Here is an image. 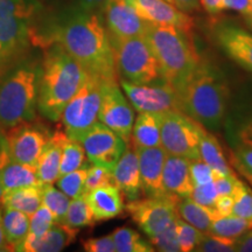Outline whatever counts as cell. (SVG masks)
<instances>
[{
    "mask_svg": "<svg viewBox=\"0 0 252 252\" xmlns=\"http://www.w3.org/2000/svg\"><path fill=\"white\" fill-rule=\"evenodd\" d=\"M0 184H1L2 194L18 188L42 186L37 179L36 167L14 161L11 159V157L6 160L1 167Z\"/></svg>",
    "mask_w": 252,
    "mask_h": 252,
    "instance_id": "cb8c5ba5",
    "label": "cell"
},
{
    "mask_svg": "<svg viewBox=\"0 0 252 252\" xmlns=\"http://www.w3.org/2000/svg\"><path fill=\"white\" fill-rule=\"evenodd\" d=\"M86 152L80 141L65 137L62 144L60 176L86 166Z\"/></svg>",
    "mask_w": 252,
    "mask_h": 252,
    "instance_id": "1f68e13d",
    "label": "cell"
},
{
    "mask_svg": "<svg viewBox=\"0 0 252 252\" xmlns=\"http://www.w3.org/2000/svg\"><path fill=\"white\" fill-rule=\"evenodd\" d=\"M139 162L140 187L147 196L166 195L162 186L163 163L167 153L161 146L135 149Z\"/></svg>",
    "mask_w": 252,
    "mask_h": 252,
    "instance_id": "e0dca14e",
    "label": "cell"
},
{
    "mask_svg": "<svg viewBox=\"0 0 252 252\" xmlns=\"http://www.w3.org/2000/svg\"><path fill=\"white\" fill-rule=\"evenodd\" d=\"M110 184H113V180L112 173L109 168L98 165H93L88 167L87 176L83 186V195L94 190V189Z\"/></svg>",
    "mask_w": 252,
    "mask_h": 252,
    "instance_id": "60d3db41",
    "label": "cell"
},
{
    "mask_svg": "<svg viewBox=\"0 0 252 252\" xmlns=\"http://www.w3.org/2000/svg\"><path fill=\"white\" fill-rule=\"evenodd\" d=\"M166 1H168V2H171V4H174V0H166Z\"/></svg>",
    "mask_w": 252,
    "mask_h": 252,
    "instance_id": "91938a15",
    "label": "cell"
},
{
    "mask_svg": "<svg viewBox=\"0 0 252 252\" xmlns=\"http://www.w3.org/2000/svg\"><path fill=\"white\" fill-rule=\"evenodd\" d=\"M88 167L89 166L87 163L86 166H83L80 169L59 176V179L56 180V185H58L60 190H62L70 198L83 195V186L87 176Z\"/></svg>",
    "mask_w": 252,
    "mask_h": 252,
    "instance_id": "e575fe53",
    "label": "cell"
},
{
    "mask_svg": "<svg viewBox=\"0 0 252 252\" xmlns=\"http://www.w3.org/2000/svg\"><path fill=\"white\" fill-rule=\"evenodd\" d=\"M245 21H247V24L249 25V27H250L251 30H252V0H251V13H250V15H249L247 19H245Z\"/></svg>",
    "mask_w": 252,
    "mask_h": 252,
    "instance_id": "680465c9",
    "label": "cell"
},
{
    "mask_svg": "<svg viewBox=\"0 0 252 252\" xmlns=\"http://www.w3.org/2000/svg\"><path fill=\"white\" fill-rule=\"evenodd\" d=\"M176 212L180 219L204 234L209 232L214 220L217 217L214 208L204 207L195 202L191 197H182V200L179 198L176 203Z\"/></svg>",
    "mask_w": 252,
    "mask_h": 252,
    "instance_id": "f1b7e54d",
    "label": "cell"
},
{
    "mask_svg": "<svg viewBox=\"0 0 252 252\" xmlns=\"http://www.w3.org/2000/svg\"><path fill=\"white\" fill-rule=\"evenodd\" d=\"M71 198L53 185L42 186V204L52 212L55 223H64Z\"/></svg>",
    "mask_w": 252,
    "mask_h": 252,
    "instance_id": "836d02e7",
    "label": "cell"
},
{
    "mask_svg": "<svg viewBox=\"0 0 252 252\" xmlns=\"http://www.w3.org/2000/svg\"><path fill=\"white\" fill-rule=\"evenodd\" d=\"M121 87L138 112L161 113L178 109L175 88L165 80L147 84H134L121 80Z\"/></svg>",
    "mask_w": 252,
    "mask_h": 252,
    "instance_id": "5bb4252c",
    "label": "cell"
},
{
    "mask_svg": "<svg viewBox=\"0 0 252 252\" xmlns=\"http://www.w3.org/2000/svg\"><path fill=\"white\" fill-rule=\"evenodd\" d=\"M176 225V237H178L179 247L182 252L194 251L198 242L203 237L204 232L197 230L195 226L190 225L180 217L175 220Z\"/></svg>",
    "mask_w": 252,
    "mask_h": 252,
    "instance_id": "d590c367",
    "label": "cell"
},
{
    "mask_svg": "<svg viewBox=\"0 0 252 252\" xmlns=\"http://www.w3.org/2000/svg\"><path fill=\"white\" fill-rule=\"evenodd\" d=\"M2 226L8 250L20 251V248L23 247L30 232V216L19 210L4 208Z\"/></svg>",
    "mask_w": 252,
    "mask_h": 252,
    "instance_id": "4316f807",
    "label": "cell"
},
{
    "mask_svg": "<svg viewBox=\"0 0 252 252\" xmlns=\"http://www.w3.org/2000/svg\"><path fill=\"white\" fill-rule=\"evenodd\" d=\"M111 40L117 74L134 84H147L162 78L159 63L143 36ZM163 80V78H162Z\"/></svg>",
    "mask_w": 252,
    "mask_h": 252,
    "instance_id": "52a82bcc",
    "label": "cell"
},
{
    "mask_svg": "<svg viewBox=\"0 0 252 252\" xmlns=\"http://www.w3.org/2000/svg\"><path fill=\"white\" fill-rule=\"evenodd\" d=\"M41 63L30 50L0 71V131L36 118Z\"/></svg>",
    "mask_w": 252,
    "mask_h": 252,
    "instance_id": "3957f363",
    "label": "cell"
},
{
    "mask_svg": "<svg viewBox=\"0 0 252 252\" xmlns=\"http://www.w3.org/2000/svg\"><path fill=\"white\" fill-rule=\"evenodd\" d=\"M131 137L134 149L161 146L159 113L139 112L134 118Z\"/></svg>",
    "mask_w": 252,
    "mask_h": 252,
    "instance_id": "d4e9b609",
    "label": "cell"
},
{
    "mask_svg": "<svg viewBox=\"0 0 252 252\" xmlns=\"http://www.w3.org/2000/svg\"><path fill=\"white\" fill-rule=\"evenodd\" d=\"M102 82L88 74L84 83L63 109L60 121L70 139L78 141L98 122Z\"/></svg>",
    "mask_w": 252,
    "mask_h": 252,
    "instance_id": "ba28073f",
    "label": "cell"
},
{
    "mask_svg": "<svg viewBox=\"0 0 252 252\" xmlns=\"http://www.w3.org/2000/svg\"><path fill=\"white\" fill-rule=\"evenodd\" d=\"M144 21L157 25L173 26L187 34H191L194 19L166 0H127Z\"/></svg>",
    "mask_w": 252,
    "mask_h": 252,
    "instance_id": "2e32d148",
    "label": "cell"
},
{
    "mask_svg": "<svg viewBox=\"0 0 252 252\" xmlns=\"http://www.w3.org/2000/svg\"><path fill=\"white\" fill-rule=\"evenodd\" d=\"M214 184H215L216 190L219 195H230L234 196L237 187L241 184L236 174L234 175H217L214 178Z\"/></svg>",
    "mask_w": 252,
    "mask_h": 252,
    "instance_id": "ee69618b",
    "label": "cell"
},
{
    "mask_svg": "<svg viewBox=\"0 0 252 252\" xmlns=\"http://www.w3.org/2000/svg\"><path fill=\"white\" fill-rule=\"evenodd\" d=\"M37 0H0V71L39 47Z\"/></svg>",
    "mask_w": 252,
    "mask_h": 252,
    "instance_id": "8992f818",
    "label": "cell"
},
{
    "mask_svg": "<svg viewBox=\"0 0 252 252\" xmlns=\"http://www.w3.org/2000/svg\"><path fill=\"white\" fill-rule=\"evenodd\" d=\"M94 220H108L124 212V198L115 184L102 186L84 195Z\"/></svg>",
    "mask_w": 252,
    "mask_h": 252,
    "instance_id": "ffe728a7",
    "label": "cell"
},
{
    "mask_svg": "<svg viewBox=\"0 0 252 252\" xmlns=\"http://www.w3.org/2000/svg\"><path fill=\"white\" fill-rule=\"evenodd\" d=\"M102 9L110 37L127 39L144 35L146 21L138 15L127 0H105Z\"/></svg>",
    "mask_w": 252,
    "mask_h": 252,
    "instance_id": "9a60e30c",
    "label": "cell"
},
{
    "mask_svg": "<svg viewBox=\"0 0 252 252\" xmlns=\"http://www.w3.org/2000/svg\"><path fill=\"white\" fill-rule=\"evenodd\" d=\"M175 90L178 110L204 127L210 130L220 127L226 112L228 89L215 69L201 61Z\"/></svg>",
    "mask_w": 252,
    "mask_h": 252,
    "instance_id": "277c9868",
    "label": "cell"
},
{
    "mask_svg": "<svg viewBox=\"0 0 252 252\" xmlns=\"http://www.w3.org/2000/svg\"><path fill=\"white\" fill-rule=\"evenodd\" d=\"M231 158L235 165L242 167L252 175V146L239 144Z\"/></svg>",
    "mask_w": 252,
    "mask_h": 252,
    "instance_id": "bcb514c9",
    "label": "cell"
},
{
    "mask_svg": "<svg viewBox=\"0 0 252 252\" xmlns=\"http://www.w3.org/2000/svg\"><path fill=\"white\" fill-rule=\"evenodd\" d=\"M67 137L64 132L56 131L50 135L36 163V175L41 185H54L60 176L62 144Z\"/></svg>",
    "mask_w": 252,
    "mask_h": 252,
    "instance_id": "603a6c76",
    "label": "cell"
},
{
    "mask_svg": "<svg viewBox=\"0 0 252 252\" xmlns=\"http://www.w3.org/2000/svg\"><path fill=\"white\" fill-rule=\"evenodd\" d=\"M161 147L167 154L186 159H200V123L180 110L159 113Z\"/></svg>",
    "mask_w": 252,
    "mask_h": 252,
    "instance_id": "9c48e42d",
    "label": "cell"
},
{
    "mask_svg": "<svg viewBox=\"0 0 252 252\" xmlns=\"http://www.w3.org/2000/svg\"><path fill=\"white\" fill-rule=\"evenodd\" d=\"M75 8L80 11L94 12L97 8L102 7L105 0H72Z\"/></svg>",
    "mask_w": 252,
    "mask_h": 252,
    "instance_id": "f5cc1de1",
    "label": "cell"
},
{
    "mask_svg": "<svg viewBox=\"0 0 252 252\" xmlns=\"http://www.w3.org/2000/svg\"><path fill=\"white\" fill-rule=\"evenodd\" d=\"M78 230L64 223H54L39 238L26 237L20 252H59L70 245L77 237Z\"/></svg>",
    "mask_w": 252,
    "mask_h": 252,
    "instance_id": "7402d4cb",
    "label": "cell"
},
{
    "mask_svg": "<svg viewBox=\"0 0 252 252\" xmlns=\"http://www.w3.org/2000/svg\"><path fill=\"white\" fill-rule=\"evenodd\" d=\"M178 196L166 194L162 196H147L144 200H132L126 206L133 222L147 237H153L169 226L178 219Z\"/></svg>",
    "mask_w": 252,
    "mask_h": 252,
    "instance_id": "30bf717a",
    "label": "cell"
},
{
    "mask_svg": "<svg viewBox=\"0 0 252 252\" xmlns=\"http://www.w3.org/2000/svg\"><path fill=\"white\" fill-rule=\"evenodd\" d=\"M252 229V222L236 215L216 217L209 229V234L230 239H237Z\"/></svg>",
    "mask_w": 252,
    "mask_h": 252,
    "instance_id": "f546056e",
    "label": "cell"
},
{
    "mask_svg": "<svg viewBox=\"0 0 252 252\" xmlns=\"http://www.w3.org/2000/svg\"><path fill=\"white\" fill-rule=\"evenodd\" d=\"M9 158L8 149H7V143H6V137H5V131H0V172H1V167L4 165V162ZM2 196V189L1 184H0V200Z\"/></svg>",
    "mask_w": 252,
    "mask_h": 252,
    "instance_id": "db71d44e",
    "label": "cell"
},
{
    "mask_svg": "<svg viewBox=\"0 0 252 252\" xmlns=\"http://www.w3.org/2000/svg\"><path fill=\"white\" fill-rule=\"evenodd\" d=\"M200 159L203 160L217 175H234L235 173L226 161L222 147L215 135L209 133L202 125L200 131Z\"/></svg>",
    "mask_w": 252,
    "mask_h": 252,
    "instance_id": "484cf974",
    "label": "cell"
},
{
    "mask_svg": "<svg viewBox=\"0 0 252 252\" xmlns=\"http://www.w3.org/2000/svg\"><path fill=\"white\" fill-rule=\"evenodd\" d=\"M83 249L88 252H115L116 247L111 235L98 238H89L84 241Z\"/></svg>",
    "mask_w": 252,
    "mask_h": 252,
    "instance_id": "f6af8a7d",
    "label": "cell"
},
{
    "mask_svg": "<svg viewBox=\"0 0 252 252\" xmlns=\"http://www.w3.org/2000/svg\"><path fill=\"white\" fill-rule=\"evenodd\" d=\"M174 5L181 11L186 12H194L200 7V0H174Z\"/></svg>",
    "mask_w": 252,
    "mask_h": 252,
    "instance_id": "11a10c76",
    "label": "cell"
},
{
    "mask_svg": "<svg viewBox=\"0 0 252 252\" xmlns=\"http://www.w3.org/2000/svg\"><path fill=\"white\" fill-rule=\"evenodd\" d=\"M0 251H9L7 243H6L4 235V226H2V210L0 207Z\"/></svg>",
    "mask_w": 252,
    "mask_h": 252,
    "instance_id": "9f6ffc18",
    "label": "cell"
},
{
    "mask_svg": "<svg viewBox=\"0 0 252 252\" xmlns=\"http://www.w3.org/2000/svg\"><path fill=\"white\" fill-rule=\"evenodd\" d=\"M54 216L50 210L43 204H41L39 209L30 216V232L28 237L39 238L46 234L54 224Z\"/></svg>",
    "mask_w": 252,
    "mask_h": 252,
    "instance_id": "8d00e7d4",
    "label": "cell"
},
{
    "mask_svg": "<svg viewBox=\"0 0 252 252\" xmlns=\"http://www.w3.org/2000/svg\"><path fill=\"white\" fill-rule=\"evenodd\" d=\"M190 160L167 154L162 171V186L166 194L178 197H189L194 189L191 181Z\"/></svg>",
    "mask_w": 252,
    "mask_h": 252,
    "instance_id": "d6986e66",
    "label": "cell"
},
{
    "mask_svg": "<svg viewBox=\"0 0 252 252\" xmlns=\"http://www.w3.org/2000/svg\"><path fill=\"white\" fill-rule=\"evenodd\" d=\"M94 222L96 220L94 219L93 212L87 202L86 196L80 195V196L71 198L64 217V224L71 228L80 229L94 225Z\"/></svg>",
    "mask_w": 252,
    "mask_h": 252,
    "instance_id": "d6a6232c",
    "label": "cell"
},
{
    "mask_svg": "<svg viewBox=\"0 0 252 252\" xmlns=\"http://www.w3.org/2000/svg\"><path fill=\"white\" fill-rule=\"evenodd\" d=\"M189 197H191L195 202L202 204L204 207L214 208L217 197H219V193H217L215 184L213 181L206 185L194 186L193 191Z\"/></svg>",
    "mask_w": 252,
    "mask_h": 252,
    "instance_id": "7bdbcfd3",
    "label": "cell"
},
{
    "mask_svg": "<svg viewBox=\"0 0 252 252\" xmlns=\"http://www.w3.org/2000/svg\"><path fill=\"white\" fill-rule=\"evenodd\" d=\"M5 137L12 160L36 167L37 160L50 135L45 127L33 119L9 127L5 131Z\"/></svg>",
    "mask_w": 252,
    "mask_h": 252,
    "instance_id": "8fae6325",
    "label": "cell"
},
{
    "mask_svg": "<svg viewBox=\"0 0 252 252\" xmlns=\"http://www.w3.org/2000/svg\"><path fill=\"white\" fill-rule=\"evenodd\" d=\"M42 49L37 111L49 121L58 122L64 106L84 83L88 72L59 43L50 42Z\"/></svg>",
    "mask_w": 252,
    "mask_h": 252,
    "instance_id": "7a4b0ae2",
    "label": "cell"
},
{
    "mask_svg": "<svg viewBox=\"0 0 252 252\" xmlns=\"http://www.w3.org/2000/svg\"><path fill=\"white\" fill-rule=\"evenodd\" d=\"M236 239L220 237L209 232L203 234L194 251L197 252H235Z\"/></svg>",
    "mask_w": 252,
    "mask_h": 252,
    "instance_id": "f35d334b",
    "label": "cell"
},
{
    "mask_svg": "<svg viewBox=\"0 0 252 252\" xmlns=\"http://www.w3.org/2000/svg\"><path fill=\"white\" fill-rule=\"evenodd\" d=\"M56 42L80 63L88 74L103 82H117L115 53L109 33L94 12L75 8L41 37L40 47Z\"/></svg>",
    "mask_w": 252,
    "mask_h": 252,
    "instance_id": "6da1fadb",
    "label": "cell"
},
{
    "mask_svg": "<svg viewBox=\"0 0 252 252\" xmlns=\"http://www.w3.org/2000/svg\"><path fill=\"white\" fill-rule=\"evenodd\" d=\"M231 214L252 222V189L242 181L234 195Z\"/></svg>",
    "mask_w": 252,
    "mask_h": 252,
    "instance_id": "74e56055",
    "label": "cell"
},
{
    "mask_svg": "<svg viewBox=\"0 0 252 252\" xmlns=\"http://www.w3.org/2000/svg\"><path fill=\"white\" fill-rule=\"evenodd\" d=\"M232 206H234V196H230V195H219L215 206H214V209H215L217 217L228 216L231 215Z\"/></svg>",
    "mask_w": 252,
    "mask_h": 252,
    "instance_id": "7dc6e473",
    "label": "cell"
},
{
    "mask_svg": "<svg viewBox=\"0 0 252 252\" xmlns=\"http://www.w3.org/2000/svg\"><path fill=\"white\" fill-rule=\"evenodd\" d=\"M215 35L225 54L245 70L252 72V33L235 25H220Z\"/></svg>",
    "mask_w": 252,
    "mask_h": 252,
    "instance_id": "ac0fdd59",
    "label": "cell"
},
{
    "mask_svg": "<svg viewBox=\"0 0 252 252\" xmlns=\"http://www.w3.org/2000/svg\"><path fill=\"white\" fill-rule=\"evenodd\" d=\"M235 251L238 252H252V229L236 239Z\"/></svg>",
    "mask_w": 252,
    "mask_h": 252,
    "instance_id": "816d5d0a",
    "label": "cell"
},
{
    "mask_svg": "<svg viewBox=\"0 0 252 252\" xmlns=\"http://www.w3.org/2000/svg\"><path fill=\"white\" fill-rule=\"evenodd\" d=\"M189 169H190L191 181L194 186L209 184V182H213L215 178V173L213 169L201 159L190 160Z\"/></svg>",
    "mask_w": 252,
    "mask_h": 252,
    "instance_id": "b9f144b4",
    "label": "cell"
},
{
    "mask_svg": "<svg viewBox=\"0 0 252 252\" xmlns=\"http://www.w3.org/2000/svg\"><path fill=\"white\" fill-rule=\"evenodd\" d=\"M237 138L241 144L252 146V116L239 126L237 131Z\"/></svg>",
    "mask_w": 252,
    "mask_h": 252,
    "instance_id": "681fc988",
    "label": "cell"
},
{
    "mask_svg": "<svg viewBox=\"0 0 252 252\" xmlns=\"http://www.w3.org/2000/svg\"><path fill=\"white\" fill-rule=\"evenodd\" d=\"M116 252H152L154 249L137 231L127 226L116 229L111 234Z\"/></svg>",
    "mask_w": 252,
    "mask_h": 252,
    "instance_id": "4dcf8cb0",
    "label": "cell"
},
{
    "mask_svg": "<svg viewBox=\"0 0 252 252\" xmlns=\"http://www.w3.org/2000/svg\"><path fill=\"white\" fill-rule=\"evenodd\" d=\"M151 245H152L154 251L161 252H179L180 247H179L178 237H176V225L175 222L172 223L171 225L163 229L161 232L150 237Z\"/></svg>",
    "mask_w": 252,
    "mask_h": 252,
    "instance_id": "ab89813d",
    "label": "cell"
},
{
    "mask_svg": "<svg viewBox=\"0 0 252 252\" xmlns=\"http://www.w3.org/2000/svg\"><path fill=\"white\" fill-rule=\"evenodd\" d=\"M144 37L156 55L162 78L174 88L201 63L190 34L178 28L146 23Z\"/></svg>",
    "mask_w": 252,
    "mask_h": 252,
    "instance_id": "5b68a950",
    "label": "cell"
},
{
    "mask_svg": "<svg viewBox=\"0 0 252 252\" xmlns=\"http://www.w3.org/2000/svg\"><path fill=\"white\" fill-rule=\"evenodd\" d=\"M0 203L4 208L19 210L31 216L42 204V186L18 188L2 194Z\"/></svg>",
    "mask_w": 252,
    "mask_h": 252,
    "instance_id": "83f0119b",
    "label": "cell"
},
{
    "mask_svg": "<svg viewBox=\"0 0 252 252\" xmlns=\"http://www.w3.org/2000/svg\"><path fill=\"white\" fill-rule=\"evenodd\" d=\"M111 173L113 184L117 186L125 197L132 201L139 196L141 190L139 162L135 151L126 149Z\"/></svg>",
    "mask_w": 252,
    "mask_h": 252,
    "instance_id": "44dd1931",
    "label": "cell"
},
{
    "mask_svg": "<svg viewBox=\"0 0 252 252\" xmlns=\"http://www.w3.org/2000/svg\"><path fill=\"white\" fill-rule=\"evenodd\" d=\"M134 118L133 109L124 97L117 82H102L98 121L128 143Z\"/></svg>",
    "mask_w": 252,
    "mask_h": 252,
    "instance_id": "7c38bea8",
    "label": "cell"
},
{
    "mask_svg": "<svg viewBox=\"0 0 252 252\" xmlns=\"http://www.w3.org/2000/svg\"><path fill=\"white\" fill-rule=\"evenodd\" d=\"M224 8L238 12L247 19L251 13V0H224Z\"/></svg>",
    "mask_w": 252,
    "mask_h": 252,
    "instance_id": "c3c4849f",
    "label": "cell"
},
{
    "mask_svg": "<svg viewBox=\"0 0 252 252\" xmlns=\"http://www.w3.org/2000/svg\"><path fill=\"white\" fill-rule=\"evenodd\" d=\"M234 165H235V163H234ZM236 167H237V169H238V171L239 172H241L242 173V174H243L244 176H245V178H247L248 179V180H249V182H250V184L252 185V175L250 174V173H249V172H247V171H245V169L244 168H242V167H239V166H237V165H235Z\"/></svg>",
    "mask_w": 252,
    "mask_h": 252,
    "instance_id": "6f0895ef",
    "label": "cell"
},
{
    "mask_svg": "<svg viewBox=\"0 0 252 252\" xmlns=\"http://www.w3.org/2000/svg\"><path fill=\"white\" fill-rule=\"evenodd\" d=\"M200 5L202 6L207 13L216 15L224 11V0H200Z\"/></svg>",
    "mask_w": 252,
    "mask_h": 252,
    "instance_id": "f907efd6",
    "label": "cell"
},
{
    "mask_svg": "<svg viewBox=\"0 0 252 252\" xmlns=\"http://www.w3.org/2000/svg\"><path fill=\"white\" fill-rule=\"evenodd\" d=\"M78 141L90 163L106 167L110 171L127 149V143L121 135L100 122H97Z\"/></svg>",
    "mask_w": 252,
    "mask_h": 252,
    "instance_id": "4fadbf2b",
    "label": "cell"
}]
</instances>
